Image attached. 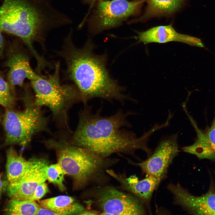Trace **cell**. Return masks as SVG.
I'll return each instance as SVG.
<instances>
[{"instance_id": "obj_1", "label": "cell", "mask_w": 215, "mask_h": 215, "mask_svg": "<svg viewBox=\"0 0 215 215\" xmlns=\"http://www.w3.org/2000/svg\"><path fill=\"white\" fill-rule=\"evenodd\" d=\"M92 109L87 103L79 112V123L70 144L105 158L115 153L135 156L138 150L144 151L148 158L152 155L148 142L150 136L158 130L157 126L154 125L138 137L133 131L128 129L132 127L128 118L136 114V113L119 109L113 114L107 116L101 114V108L96 113Z\"/></svg>"}, {"instance_id": "obj_2", "label": "cell", "mask_w": 215, "mask_h": 215, "mask_svg": "<svg viewBox=\"0 0 215 215\" xmlns=\"http://www.w3.org/2000/svg\"><path fill=\"white\" fill-rule=\"evenodd\" d=\"M71 33L64 39L58 55L64 60L67 73L80 92L84 104L96 98L107 101L116 100L124 104L127 100H135L124 93V88L110 76L106 67V55H97L90 40L79 48L74 45Z\"/></svg>"}, {"instance_id": "obj_3", "label": "cell", "mask_w": 215, "mask_h": 215, "mask_svg": "<svg viewBox=\"0 0 215 215\" xmlns=\"http://www.w3.org/2000/svg\"><path fill=\"white\" fill-rule=\"evenodd\" d=\"M59 22L57 12L47 0H4L0 7V30L20 38L37 60L41 56L33 43H42Z\"/></svg>"}, {"instance_id": "obj_4", "label": "cell", "mask_w": 215, "mask_h": 215, "mask_svg": "<svg viewBox=\"0 0 215 215\" xmlns=\"http://www.w3.org/2000/svg\"><path fill=\"white\" fill-rule=\"evenodd\" d=\"M58 163L73 179L76 190L107 185L111 176L106 171L119 159L103 157L86 148L64 142H54Z\"/></svg>"}, {"instance_id": "obj_5", "label": "cell", "mask_w": 215, "mask_h": 215, "mask_svg": "<svg viewBox=\"0 0 215 215\" xmlns=\"http://www.w3.org/2000/svg\"><path fill=\"white\" fill-rule=\"evenodd\" d=\"M60 68L59 62L57 63L53 74L45 78L40 76L30 82L35 94V104L47 106L55 116L65 118L69 108L81 101V97L75 85L60 83Z\"/></svg>"}, {"instance_id": "obj_6", "label": "cell", "mask_w": 215, "mask_h": 215, "mask_svg": "<svg viewBox=\"0 0 215 215\" xmlns=\"http://www.w3.org/2000/svg\"><path fill=\"white\" fill-rule=\"evenodd\" d=\"M84 201L88 208L101 215H145L146 206L138 198L119 188L107 185L88 188Z\"/></svg>"}, {"instance_id": "obj_7", "label": "cell", "mask_w": 215, "mask_h": 215, "mask_svg": "<svg viewBox=\"0 0 215 215\" xmlns=\"http://www.w3.org/2000/svg\"><path fill=\"white\" fill-rule=\"evenodd\" d=\"M47 122L39 106L35 104L28 105L21 111L6 109L3 120L5 133L4 145L26 146L34 134L46 130Z\"/></svg>"}, {"instance_id": "obj_8", "label": "cell", "mask_w": 215, "mask_h": 215, "mask_svg": "<svg viewBox=\"0 0 215 215\" xmlns=\"http://www.w3.org/2000/svg\"><path fill=\"white\" fill-rule=\"evenodd\" d=\"M145 0L100 1L90 19L91 32L97 33L115 27L136 14Z\"/></svg>"}, {"instance_id": "obj_9", "label": "cell", "mask_w": 215, "mask_h": 215, "mask_svg": "<svg viewBox=\"0 0 215 215\" xmlns=\"http://www.w3.org/2000/svg\"><path fill=\"white\" fill-rule=\"evenodd\" d=\"M178 134H172L162 140L152 155L146 160L136 163L128 162L139 167L146 176H151L162 181L166 177L168 168L179 152Z\"/></svg>"}, {"instance_id": "obj_10", "label": "cell", "mask_w": 215, "mask_h": 215, "mask_svg": "<svg viewBox=\"0 0 215 215\" xmlns=\"http://www.w3.org/2000/svg\"><path fill=\"white\" fill-rule=\"evenodd\" d=\"M48 162L43 159L32 158L28 161L25 170L18 180L7 184V194L10 199L28 200L37 187L47 179Z\"/></svg>"}, {"instance_id": "obj_11", "label": "cell", "mask_w": 215, "mask_h": 215, "mask_svg": "<svg viewBox=\"0 0 215 215\" xmlns=\"http://www.w3.org/2000/svg\"><path fill=\"white\" fill-rule=\"evenodd\" d=\"M167 189L173 196V203L191 214L215 215V193L209 192L201 196L192 194L178 182L170 183Z\"/></svg>"}, {"instance_id": "obj_12", "label": "cell", "mask_w": 215, "mask_h": 215, "mask_svg": "<svg viewBox=\"0 0 215 215\" xmlns=\"http://www.w3.org/2000/svg\"><path fill=\"white\" fill-rule=\"evenodd\" d=\"M106 172L119 183V188L135 196L148 209L150 208L153 193L161 180L151 176H146L145 178L139 180L136 175L128 177L125 172L116 173L111 169L107 170Z\"/></svg>"}, {"instance_id": "obj_13", "label": "cell", "mask_w": 215, "mask_h": 215, "mask_svg": "<svg viewBox=\"0 0 215 215\" xmlns=\"http://www.w3.org/2000/svg\"><path fill=\"white\" fill-rule=\"evenodd\" d=\"M137 33L138 42L145 44L151 43H164L174 41L191 46L204 47L200 39L178 33L172 24L153 27L145 31L138 32Z\"/></svg>"}, {"instance_id": "obj_14", "label": "cell", "mask_w": 215, "mask_h": 215, "mask_svg": "<svg viewBox=\"0 0 215 215\" xmlns=\"http://www.w3.org/2000/svg\"><path fill=\"white\" fill-rule=\"evenodd\" d=\"M30 60L28 54L22 50L14 52L9 58L6 64L9 68L8 82L12 92L16 85L22 86L25 79L31 81L40 76L31 68Z\"/></svg>"}, {"instance_id": "obj_15", "label": "cell", "mask_w": 215, "mask_h": 215, "mask_svg": "<svg viewBox=\"0 0 215 215\" xmlns=\"http://www.w3.org/2000/svg\"><path fill=\"white\" fill-rule=\"evenodd\" d=\"M39 202L41 207L53 212L55 215H82L86 209L73 198L67 196H59Z\"/></svg>"}, {"instance_id": "obj_16", "label": "cell", "mask_w": 215, "mask_h": 215, "mask_svg": "<svg viewBox=\"0 0 215 215\" xmlns=\"http://www.w3.org/2000/svg\"><path fill=\"white\" fill-rule=\"evenodd\" d=\"M185 2V0H145L147 6L144 13L130 22H143L154 17L172 15L182 7Z\"/></svg>"}, {"instance_id": "obj_17", "label": "cell", "mask_w": 215, "mask_h": 215, "mask_svg": "<svg viewBox=\"0 0 215 215\" xmlns=\"http://www.w3.org/2000/svg\"><path fill=\"white\" fill-rule=\"evenodd\" d=\"M6 170L7 184L17 182L24 173L28 161L19 154L14 148L10 146L6 153Z\"/></svg>"}, {"instance_id": "obj_18", "label": "cell", "mask_w": 215, "mask_h": 215, "mask_svg": "<svg viewBox=\"0 0 215 215\" xmlns=\"http://www.w3.org/2000/svg\"><path fill=\"white\" fill-rule=\"evenodd\" d=\"M40 207L35 201L10 199L4 212L7 215H36Z\"/></svg>"}, {"instance_id": "obj_19", "label": "cell", "mask_w": 215, "mask_h": 215, "mask_svg": "<svg viewBox=\"0 0 215 215\" xmlns=\"http://www.w3.org/2000/svg\"><path fill=\"white\" fill-rule=\"evenodd\" d=\"M46 174L47 179L49 182L56 185L61 191L65 190L63 183L65 174L58 163L48 165L46 169Z\"/></svg>"}, {"instance_id": "obj_20", "label": "cell", "mask_w": 215, "mask_h": 215, "mask_svg": "<svg viewBox=\"0 0 215 215\" xmlns=\"http://www.w3.org/2000/svg\"><path fill=\"white\" fill-rule=\"evenodd\" d=\"M15 101L8 82L0 76V104L6 109H11L14 106Z\"/></svg>"}, {"instance_id": "obj_21", "label": "cell", "mask_w": 215, "mask_h": 215, "mask_svg": "<svg viewBox=\"0 0 215 215\" xmlns=\"http://www.w3.org/2000/svg\"><path fill=\"white\" fill-rule=\"evenodd\" d=\"M202 141L207 149L215 155V116L211 126L204 130H201Z\"/></svg>"}, {"instance_id": "obj_22", "label": "cell", "mask_w": 215, "mask_h": 215, "mask_svg": "<svg viewBox=\"0 0 215 215\" xmlns=\"http://www.w3.org/2000/svg\"><path fill=\"white\" fill-rule=\"evenodd\" d=\"M48 192L46 184L44 182L39 184L36 188L33 194L28 200H39Z\"/></svg>"}, {"instance_id": "obj_23", "label": "cell", "mask_w": 215, "mask_h": 215, "mask_svg": "<svg viewBox=\"0 0 215 215\" xmlns=\"http://www.w3.org/2000/svg\"><path fill=\"white\" fill-rule=\"evenodd\" d=\"M3 173H0V199L2 196L4 185H7V183L6 182L4 183V182L3 181Z\"/></svg>"}, {"instance_id": "obj_24", "label": "cell", "mask_w": 215, "mask_h": 215, "mask_svg": "<svg viewBox=\"0 0 215 215\" xmlns=\"http://www.w3.org/2000/svg\"><path fill=\"white\" fill-rule=\"evenodd\" d=\"M4 47V41L2 35L0 30V55L1 54Z\"/></svg>"}, {"instance_id": "obj_25", "label": "cell", "mask_w": 215, "mask_h": 215, "mask_svg": "<svg viewBox=\"0 0 215 215\" xmlns=\"http://www.w3.org/2000/svg\"><path fill=\"white\" fill-rule=\"evenodd\" d=\"M84 1L87 3H93L95 1L97 0H83ZM100 1H102L104 0H100Z\"/></svg>"}, {"instance_id": "obj_26", "label": "cell", "mask_w": 215, "mask_h": 215, "mask_svg": "<svg viewBox=\"0 0 215 215\" xmlns=\"http://www.w3.org/2000/svg\"><path fill=\"white\" fill-rule=\"evenodd\" d=\"M1 115L0 114V123H1Z\"/></svg>"}]
</instances>
